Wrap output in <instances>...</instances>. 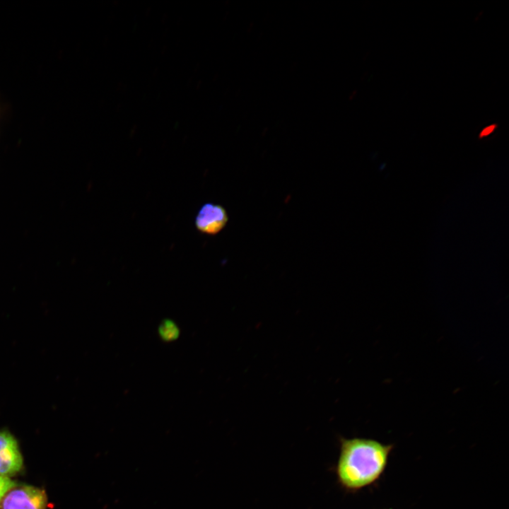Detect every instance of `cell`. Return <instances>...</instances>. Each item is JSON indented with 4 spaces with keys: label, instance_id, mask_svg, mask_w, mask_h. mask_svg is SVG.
<instances>
[{
    "label": "cell",
    "instance_id": "7a4b0ae2",
    "mask_svg": "<svg viewBox=\"0 0 509 509\" xmlns=\"http://www.w3.org/2000/svg\"><path fill=\"white\" fill-rule=\"evenodd\" d=\"M47 505V497L43 489L16 484L0 502V509H46Z\"/></svg>",
    "mask_w": 509,
    "mask_h": 509
},
{
    "label": "cell",
    "instance_id": "277c9868",
    "mask_svg": "<svg viewBox=\"0 0 509 509\" xmlns=\"http://www.w3.org/2000/svg\"><path fill=\"white\" fill-rule=\"evenodd\" d=\"M228 222V215L221 204L206 203L199 209L194 224L197 230L208 235H216L222 231Z\"/></svg>",
    "mask_w": 509,
    "mask_h": 509
},
{
    "label": "cell",
    "instance_id": "5b68a950",
    "mask_svg": "<svg viewBox=\"0 0 509 509\" xmlns=\"http://www.w3.org/2000/svg\"><path fill=\"white\" fill-rule=\"evenodd\" d=\"M159 333L164 340H171L176 338L179 331L174 322L167 321L160 326Z\"/></svg>",
    "mask_w": 509,
    "mask_h": 509
},
{
    "label": "cell",
    "instance_id": "8992f818",
    "mask_svg": "<svg viewBox=\"0 0 509 509\" xmlns=\"http://www.w3.org/2000/svg\"><path fill=\"white\" fill-rule=\"evenodd\" d=\"M17 483L12 480L10 477L0 475V502L4 496L15 486Z\"/></svg>",
    "mask_w": 509,
    "mask_h": 509
},
{
    "label": "cell",
    "instance_id": "3957f363",
    "mask_svg": "<svg viewBox=\"0 0 509 509\" xmlns=\"http://www.w3.org/2000/svg\"><path fill=\"white\" fill-rule=\"evenodd\" d=\"M23 460L16 438L0 430V475L10 477L22 470Z\"/></svg>",
    "mask_w": 509,
    "mask_h": 509
},
{
    "label": "cell",
    "instance_id": "6da1fadb",
    "mask_svg": "<svg viewBox=\"0 0 509 509\" xmlns=\"http://www.w3.org/2000/svg\"><path fill=\"white\" fill-rule=\"evenodd\" d=\"M392 448L369 438H341L336 467L340 485L356 491L375 483L383 474Z\"/></svg>",
    "mask_w": 509,
    "mask_h": 509
},
{
    "label": "cell",
    "instance_id": "52a82bcc",
    "mask_svg": "<svg viewBox=\"0 0 509 509\" xmlns=\"http://www.w3.org/2000/svg\"><path fill=\"white\" fill-rule=\"evenodd\" d=\"M496 125L492 124V125H490V126L486 127V128L484 129L481 131V132L480 133L479 137H480V138H482L483 136H486L489 135L491 133H492V132L493 131V130H494V129L496 128Z\"/></svg>",
    "mask_w": 509,
    "mask_h": 509
}]
</instances>
